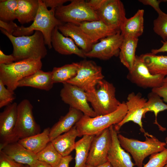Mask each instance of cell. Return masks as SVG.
I'll return each instance as SVG.
<instances>
[{
	"instance_id": "5",
	"label": "cell",
	"mask_w": 167,
	"mask_h": 167,
	"mask_svg": "<svg viewBox=\"0 0 167 167\" xmlns=\"http://www.w3.org/2000/svg\"><path fill=\"white\" fill-rule=\"evenodd\" d=\"M41 59L30 58L10 64H0V80L9 89L14 91L19 81L41 69Z\"/></svg>"
},
{
	"instance_id": "21",
	"label": "cell",
	"mask_w": 167,
	"mask_h": 167,
	"mask_svg": "<svg viewBox=\"0 0 167 167\" xmlns=\"http://www.w3.org/2000/svg\"><path fill=\"white\" fill-rule=\"evenodd\" d=\"M79 25L93 44L118 31L108 26L100 20L84 21Z\"/></svg>"
},
{
	"instance_id": "47",
	"label": "cell",
	"mask_w": 167,
	"mask_h": 167,
	"mask_svg": "<svg viewBox=\"0 0 167 167\" xmlns=\"http://www.w3.org/2000/svg\"><path fill=\"white\" fill-rule=\"evenodd\" d=\"M29 167H53L49 164L37 160L34 163Z\"/></svg>"
},
{
	"instance_id": "11",
	"label": "cell",
	"mask_w": 167,
	"mask_h": 167,
	"mask_svg": "<svg viewBox=\"0 0 167 167\" xmlns=\"http://www.w3.org/2000/svg\"><path fill=\"white\" fill-rule=\"evenodd\" d=\"M111 143L109 128L95 135L91 143L86 164L97 166L108 161V153Z\"/></svg>"
},
{
	"instance_id": "23",
	"label": "cell",
	"mask_w": 167,
	"mask_h": 167,
	"mask_svg": "<svg viewBox=\"0 0 167 167\" xmlns=\"http://www.w3.org/2000/svg\"><path fill=\"white\" fill-rule=\"evenodd\" d=\"M54 84L51 71L45 72L40 69L20 80L18 86L30 87L49 91Z\"/></svg>"
},
{
	"instance_id": "31",
	"label": "cell",
	"mask_w": 167,
	"mask_h": 167,
	"mask_svg": "<svg viewBox=\"0 0 167 167\" xmlns=\"http://www.w3.org/2000/svg\"><path fill=\"white\" fill-rule=\"evenodd\" d=\"M78 69L77 62L66 64L60 67H54L51 71L54 84L67 83L76 76Z\"/></svg>"
},
{
	"instance_id": "51",
	"label": "cell",
	"mask_w": 167,
	"mask_h": 167,
	"mask_svg": "<svg viewBox=\"0 0 167 167\" xmlns=\"http://www.w3.org/2000/svg\"><path fill=\"white\" fill-rule=\"evenodd\" d=\"M163 2H167V0H163Z\"/></svg>"
},
{
	"instance_id": "26",
	"label": "cell",
	"mask_w": 167,
	"mask_h": 167,
	"mask_svg": "<svg viewBox=\"0 0 167 167\" xmlns=\"http://www.w3.org/2000/svg\"><path fill=\"white\" fill-rule=\"evenodd\" d=\"M39 5V0H18L16 19L22 24L33 21Z\"/></svg>"
},
{
	"instance_id": "27",
	"label": "cell",
	"mask_w": 167,
	"mask_h": 167,
	"mask_svg": "<svg viewBox=\"0 0 167 167\" xmlns=\"http://www.w3.org/2000/svg\"><path fill=\"white\" fill-rule=\"evenodd\" d=\"M138 40V38L123 37L119 56L121 62L129 71L132 70L133 66Z\"/></svg>"
},
{
	"instance_id": "49",
	"label": "cell",
	"mask_w": 167,
	"mask_h": 167,
	"mask_svg": "<svg viewBox=\"0 0 167 167\" xmlns=\"http://www.w3.org/2000/svg\"><path fill=\"white\" fill-rule=\"evenodd\" d=\"M164 167H167V160L166 161V163Z\"/></svg>"
},
{
	"instance_id": "3",
	"label": "cell",
	"mask_w": 167,
	"mask_h": 167,
	"mask_svg": "<svg viewBox=\"0 0 167 167\" xmlns=\"http://www.w3.org/2000/svg\"><path fill=\"white\" fill-rule=\"evenodd\" d=\"M143 141L129 138L119 134L118 138L121 147L131 155L137 167H143L144 159L148 156L161 152L166 149V142L160 141L154 136L146 132Z\"/></svg>"
},
{
	"instance_id": "52",
	"label": "cell",
	"mask_w": 167,
	"mask_h": 167,
	"mask_svg": "<svg viewBox=\"0 0 167 167\" xmlns=\"http://www.w3.org/2000/svg\"><path fill=\"white\" fill-rule=\"evenodd\" d=\"M26 167H29V166L28 165H27Z\"/></svg>"
},
{
	"instance_id": "41",
	"label": "cell",
	"mask_w": 167,
	"mask_h": 167,
	"mask_svg": "<svg viewBox=\"0 0 167 167\" xmlns=\"http://www.w3.org/2000/svg\"><path fill=\"white\" fill-rule=\"evenodd\" d=\"M139 2L145 5H148L152 6L157 12L159 15H165L166 13L163 12L159 7V4L163 0H139Z\"/></svg>"
},
{
	"instance_id": "36",
	"label": "cell",
	"mask_w": 167,
	"mask_h": 167,
	"mask_svg": "<svg viewBox=\"0 0 167 167\" xmlns=\"http://www.w3.org/2000/svg\"><path fill=\"white\" fill-rule=\"evenodd\" d=\"M167 160V148L163 151L153 154L148 162L143 167H164Z\"/></svg>"
},
{
	"instance_id": "10",
	"label": "cell",
	"mask_w": 167,
	"mask_h": 167,
	"mask_svg": "<svg viewBox=\"0 0 167 167\" xmlns=\"http://www.w3.org/2000/svg\"><path fill=\"white\" fill-rule=\"evenodd\" d=\"M165 76L152 74L140 56L136 55L132 70L129 71L127 79L131 83L143 88L159 87L163 84Z\"/></svg>"
},
{
	"instance_id": "40",
	"label": "cell",
	"mask_w": 167,
	"mask_h": 167,
	"mask_svg": "<svg viewBox=\"0 0 167 167\" xmlns=\"http://www.w3.org/2000/svg\"><path fill=\"white\" fill-rule=\"evenodd\" d=\"M18 27L13 21H5L0 20V28L3 29L11 35H13Z\"/></svg>"
},
{
	"instance_id": "8",
	"label": "cell",
	"mask_w": 167,
	"mask_h": 167,
	"mask_svg": "<svg viewBox=\"0 0 167 167\" xmlns=\"http://www.w3.org/2000/svg\"><path fill=\"white\" fill-rule=\"evenodd\" d=\"M76 76L67 83L75 85L86 92L94 91L98 83L104 79L101 67L94 61L84 59L77 62Z\"/></svg>"
},
{
	"instance_id": "46",
	"label": "cell",
	"mask_w": 167,
	"mask_h": 167,
	"mask_svg": "<svg viewBox=\"0 0 167 167\" xmlns=\"http://www.w3.org/2000/svg\"><path fill=\"white\" fill-rule=\"evenodd\" d=\"M163 44L162 46L158 49H153L151 50V53L154 54L160 52H167V41H161Z\"/></svg>"
},
{
	"instance_id": "43",
	"label": "cell",
	"mask_w": 167,
	"mask_h": 167,
	"mask_svg": "<svg viewBox=\"0 0 167 167\" xmlns=\"http://www.w3.org/2000/svg\"><path fill=\"white\" fill-rule=\"evenodd\" d=\"M15 62L16 59L12 54L6 55L0 50V64L8 65Z\"/></svg>"
},
{
	"instance_id": "12",
	"label": "cell",
	"mask_w": 167,
	"mask_h": 167,
	"mask_svg": "<svg viewBox=\"0 0 167 167\" xmlns=\"http://www.w3.org/2000/svg\"><path fill=\"white\" fill-rule=\"evenodd\" d=\"M123 40V36L119 30L116 33L93 44L91 50L85 54V56L86 58H96L104 60L118 56Z\"/></svg>"
},
{
	"instance_id": "18",
	"label": "cell",
	"mask_w": 167,
	"mask_h": 167,
	"mask_svg": "<svg viewBox=\"0 0 167 167\" xmlns=\"http://www.w3.org/2000/svg\"><path fill=\"white\" fill-rule=\"evenodd\" d=\"M58 27L53 30L51 36L52 45L55 51L62 55L74 54L80 57L86 58L85 52L79 48L71 38L61 33Z\"/></svg>"
},
{
	"instance_id": "20",
	"label": "cell",
	"mask_w": 167,
	"mask_h": 167,
	"mask_svg": "<svg viewBox=\"0 0 167 167\" xmlns=\"http://www.w3.org/2000/svg\"><path fill=\"white\" fill-rule=\"evenodd\" d=\"M58 27L61 33L64 36L71 38L85 53L91 50L93 43L79 25L67 23H63Z\"/></svg>"
},
{
	"instance_id": "32",
	"label": "cell",
	"mask_w": 167,
	"mask_h": 167,
	"mask_svg": "<svg viewBox=\"0 0 167 167\" xmlns=\"http://www.w3.org/2000/svg\"><path fill=\"white\" fill-rule=\"evenodd\" d=\"M161 98L158 95L151 91L148 95V100L145 103L144 109L145 114L149 111L154 113L155 120L154 123L158 126L160 130L163 131H165L166 129L158 123L157 116L160 112L167 110V104L164 103Z\"/></svg>"
},
{
	"instance_id": "25",
	"label": "cell",
	"mask_w": 167,
	"mask_h": 167,
	"mask_svg": "<svg viewBox=\"0 0 167 167\" xmlns=\"http://www.w3.org/2000/svg\"><path fill=\"white\" fill-rule=\"evenodd\" d=\"M78 132L75 126L70 130L58 136L51 141L53 146L62 157L70 155L75 150Z\"/></svg>"
},
{
	"instance_id": "6",
	"label": "cell",
	"mask_w": 167,
	"mask_h": 167,
	"mask_svg": "<svg viewBox=\"0 0 167 167\" xmlns=\"http://www.w3.org/2000/svg\"><path fill=\"white\" fill-rule=\"evenodd\" d=\"M113 84L104 79L96 85L92 92H86L88 101L97 116L111 113L116 110L121 103L116 98Z\"/></svg>"
},
{
	"instance_id": "2",
	"label": "cell",
	"mask_w": 167,
	"mask_h": 167,
	"mask_svg": "<svg viewBox=\"0 0 167 167\" xmlns=\"http://www.w3.org/2000/svg\"><path fill=\"white\" fill-rule=\"evenodd\" d=\"M39 8L33 23L28 27L18 26L13 34L16 36H30L34 31L41 32L42 33L46 45L51 49V36L54 29L63 23L55 16L56 9L48 10L42 0H39Z\"/></svg>"
},
{
	"instance_id": "22",
	"label": "cell",
	"mask_w": 167,
	"mask_h": 167,
	"mask_svg": "<svg viewBox=\"0 0 167 167\" xmlns=\"http://www.w3.org/2000/svg\"><path fill=\"white\" fill-rule=\"evenodd\" d=\"M0 151L15 161L29 166L38 160L36 154L27 149L18 142L8 144Z\"/></svg>"
},
{
	"instance_id": "29",
	"label": "cell",
	"mask_w": 167,
	"mask_h": 167,
	"mask_svg": "<svg viewBox=\"0 0 167 167\" xmlns=\"http://www.w3.org/2000/svg\"><path fill=\"white\" fill-rule=\"evenodd\" d=\"M140 57L152 74L167 75V55H157L150 53Z\"/></svg>"
},
{
	"instance_id": "1",
	"label": "cell",
	"mask_w": 167,
	"mask_h": 167,
	"mask_svg": "<svg viewBox=\"0 0 167 167\" xmlns=\"http://www.w3.org/2000/svg\"><path fill=\"white\" fill-rule=\"evenodd\" d=\"M2 33L9 39L13 47L12 54L16 62L30 58L42 59L47 54L44 36L40 31H35L31 35L15 36L0 28Z\"/></svg>"
},
{
	"instance_id": "13",
	"label": "cell",
	"mask_w": 167,
	"mask_h": 167,
	"mask_svg": "<svg viewBox=\"0 0 167 167\" xmlns=\"http://www.w3.org/2000/svg\"><path fill=\"white\" fill-rule=\"evenodd\" d=\"M60 96L65 103L81 111L84 115L91 117L97 116L88 104L86 92L79 87L67 83L63 84Z\"/></svg>"
},
{
	"instance_id": "42",
	"label": "cell",
	"mask_w": 167,
	"mask_h": 167,
	"mask_svg": "<svg viewBox=\"0 0 167 167\" xmlns=\"http://www.w3.org/2000/svg\"><path fill=\"white\" fill-rule=\"evenodd\" d=\"M46 6L51 9H56L62 5L64 3L70 1L68 0H42Z\"/></svg>"
},
{
	"instance_id": "34",
	"label": "cell",
	"mask_w": 167,
	"mask_h": 167,
	"mask_svg": "<svg viewBox=\"0 0 167 167\" xmlns=\"http://www.w3.org/2000/svg\"><path fill=\"white\" fill-rule=\"evenodd\" d=\"M17 6L18 0H1L0 20L10 21L15 19Z\"/></svg>"
},
{
	"instance_id": "33",
	"label": "cell",
	"mask_w": 167,
	"mask_h": 167,
	"mask_svg": "<svg viewBox=\"0 0 167 167\" xmlns=\"http://www.w3.org/2000/svg\"><path fill=\"white\" fill-rule=\"evenodd\" d=\"M36 155L38 160L45 162L53 167H57L62 157L51 142Z\"/></svg>"
},
{
	"instance_id": "15",
	"label": "cell",
	"mask_w": 167,
	"mask_h": 167,
	"mask_svg": "<svg viewBox=\"0 0 167 167\" xmlns=\"http://www.w3.org/2000/svg\"><path fill=\"white\" fill-rule=\"evenodd\" d=\"M18 104L14 102L6 106L0 113V150L7 144L18 141L15 134Z\"/></svg>"
},
{
	"instance_id": "16",
	"label": "cell",
	"mask_w": 167,
	"mask_h": 167,
	"mask_svg": "<svg viewBox=\"0 0 167 167\" xmlns=\"http://www.w3.org/2000/svg\"><path fill=\"white\" fill-rule=\"evenodd\" d=\"M100 20L118 31L127 18L123 3L119 0H106L101 8L96 12Z\"/></svg>"
},
{
	"instance_id": "4",
	"label": "cell",
	"mask_w": 167,
	"mask_h": 167,
	"mask_svg": "<svg viewBox=\"0 0 167 167\" xmlns=\"http://www.w3.org/2000/svg\"><path fill=\"white\" fill-rule=\"evenodd\" d=\"M127 112L125 102L123 101L116 110L108 114L94 117L84 114L75 125L78 132V136L95 135L111 126L120 123Z\"/></svg>"
},
{
	"instance_id": "24",
	"label": "cell",
	"mask_w": 167,
	"mask_h": 167,
	"mask_svg": "<svg viewBox=\"0 0 167 167\" xmlns=\"http://www.w3.org/2000/svg\"><path fill=\"white\" fill-rule=\"evenodd\" d=\"M144 11L139 9L130 18H126L120 29L123 37L138 38L143 34L144 28Z\"/></svg>"
},
{
	"instance_id": "44",
	"label": "cell",
	"mask_w": 167,
	"mask_h": 167,
	"mask_svg": "<svg viewBox=\"0 0 167 167\" xmlns=\"http://www.w3.org/2000/svg\"><path fill=\"white\" fill-rule=\"evenodd\" d=\"M106 1V0H89L86 1L90 7L96 12L101 8Z\"/></svg>"
},
{
	"instance_id": "17",
	"label": "cell",
	"mask_w": 167,
	"mask_h": 167,
	"mask_svg": "<svg viewBox=\"0 0 167 167\" xmlns=\"http://www.w3.org/2000/svg\"><path fill=\"white\" fill-rule=\"evenodd\" d=\"M111 143L108 152V159L112 167H134L129 153L121 147L118 140L117 132L113 125L109 128Z\"/></svg>"
},
{
	"instance_id": "7",
	"label": "cell",
	"mask_w": 167,
	"mask_h": 167,
	"mask_svg": "<svg viewBox=\"0 0 167 167\" xmlns=\"http://www.w3.org/2000/svg\"><path fill=\"white\" fill-rule=\"evenodd\" d=\"M66 5H62L55 11L56 18L62 23L78 25L84 21L100 20L96 13L84 0H72Z\"/></svg>"
},
{
	"instance_id": "19",
	"label": "cell",
	"mask_w": 167,
	"mask_h": 167,
	"mask_svg": "<svg viewBox=\"0 0 167 167\" xmlns=\"http://www.w3.org/2000/svg\"><path fill=\"white\" fill-rule=\"evenodd\" d=\"M84 114L81 111L70 107L68 112L61 117L59 121L50 128V141L62 133L70 130L79 121Z\"/></svg>"
},
{
	"instance_id": "37",
	"label": "cell",
	"mask_w": 167,
	"mask_h": 167,
	"mask_svg": "<svg viewBox=\"0 0 167 167\" xmlns=\"http://www.w3.org/2000/svg\"><path fill=\"white\" fill-rule=\"evenodd\" d=\"M15 99L14 91L6 88L0 80V108L11 104Z\"/></svg>"
},
{
	"instance_id": "9",
	"label": "cell",
	"mask_w": 167,
	"mask_h": 167,
	"mask_svg": "<svg viewBox=\"0 0 167 167\" xmlns=\"http://www.w3.org/2000/svg\"><path fill=\"white\" fill-rule=\"evenodd\" d=\"M32 109V105L26 99L18 105L15 134L18 141L41 133V128L34 119Z\"/></svg>"
},
{
	"instance_id": "28",
	"label": "cell",
	"mask_w": 167,
	"mask_h": 167,
	"mask_svg": "<svg viewBox=\"0 0 167 167\" xmlns=\"http://www.w3.org/2000/svg\"><path fill=\"white\" fill-rule=\"evenodd\" d=\"M50 128H45L42 132L18 141L27 149L37 154L46 146L49 142V134Z\"/></svg>"
},
{
	"instance_id": "30",
	"label": "cell",
	"mask_w": 167,
	"mask_h": 167,
	"mask_svg": "<svg viewBox=\"0 0 167 167\" xmlns=\"http://www.w3.org/2000/svg\"><path fill=\"white\" fill-rule=\"evenodd\" d=\"M95 135H85L76 142L75 164L74 167H84L88 156L91 143Z\"/></svg>"
},
{
	"instance_id": "35",
	"label": "cell",
	"mask_w": 167,
	"mask_h": 167,
	"mask_svg": "<svg viewBox=\"0 0 167 167\" xmlns=\"http://www.w3.org/2000/svg\"><path fill=\"white\" fill-rule=\"evenodd\" d=\"M153 29L163 41H167V14L159 15L153 21Z\"/></svg>"
},
{
	"instance_id": "38",
	"label": "cell",
	"mask_w": 167,
	"mask_h": 167,
	"mask_svg": "<svg viewBox=\"0 0 167 167\" xmlns=\"http://www.w3.org/2000/svg\"><path fill=\"white\" fill-rule=\"evenodd\" d=\"M27 165L15 161L0 151V167H26Z\"/></svg>"
},
{
	"instance_id": "50",
	"label": "cell",
	"mask_w": 167,
	"mask_h": 167,
	"mask_svg": "<svg viewBox=\"0 0 167 167\" xmlns=\"http://www.w3.org/2000/svg\"><path fill=\"white\" fill-rule=\"evenodd\" d=\"M165 140H166V142H165L167 144V145L166 146H167V138H166V139Z\"/></svg>"
},
{
	"instance_id": "48",
	"label": "cell",
	"mask_w": 167,
	"mask_h": 167,
	"mask_svg": "<svg viewBox=\"0 0 167 167\" xmlns=\"http://www.w3.org/2000/svg\"><path fill=\"white\" fill-rule=\"evenodd\" d=\"M84 167H112L109 162L108 161L105 163L97 166H93L86 164Z\"/></svg>"
},
{
	"instance_id": "45",
	"label": "cell",
	"mask_w": 167,
	"mask_h": 167,
	"mask_svg": "<svg viewBox=\"0 0 167 167\" xmlns=\"http://www.w3.org/2000/svg\"><path fill=\"white\" fill-rule=\"evenodd\" d=\"M73 159L71 155L62 157L57 167H69V164Z\"/></svg>"
},
{
	"instance_id": "39",
	"label": "cell",
	"mask_w": 167,
	"mask_h": 167,
	"mask_svg": "<svg viewBox=\"0 0 167 167\" xmlns=\"http://www.w3.org/2000/svg\"><path fill=\"white\" fill-rule=\"evenodd\" d=\"M152 91L162 98L163 101L167 103V77H165L162 86L152 89Z\"/></svg>"
},
{
	"instance_id": "14",
	"label": "cell",
	"mask_w": 167,
	"mask_h": 167,
	"mask_svg": "<svg viewBox=\"0 0 167 167\" xmlns=\"http://www.w3.org/2000/svg\"><path fill=\"white\" fill-rule=\"evenodd\" d=\"M127 100L125 102L127 108L126 115L120 123L114 125V129L118 132L123 125L132 121L137 124L141 132L145 134L146 132L143 128L142 119L145 114L144 107L147 99L143 97L140 93L132 92L128 95Z\"/></svg>"
}]
</instances>
